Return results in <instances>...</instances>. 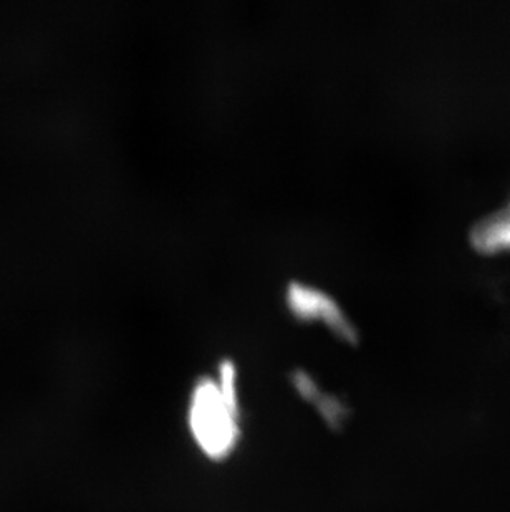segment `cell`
<instances>
[{
    "label": "cell",
    "instance_id": "cell-1",
    "mask_svg": "<svg viewBox=\"0 0 510 512\" xmlns=\"http://www.w3.org/2000/svg\"><path fill=\"white\" fill-rule=\"evenodd\" d=\"M189 430L207 458L224 459L236 448L239 428L236 370L224 363L219 378H206L189 401Z\"/></svg>",
    "mask_w": 510,
    "mask_h": 512
},
{
    "label": "cell",
    "instance_id": "cell-2",
    "mask_svg": "<svg viewBox=\"0 0 510 512\" xmlns=\"http://www.w3.org/2000/svg\"><path fill=\"white\" fill-rule=\"evenodd\" d=\"M287 302L295 314L304 319H322L345 339L355 337V327L340 305L320 290L308 285L292 284L287 290Z\"/></svg>",
    "mask_w": 510,
    "mask_h": 512
}]
</instances>
